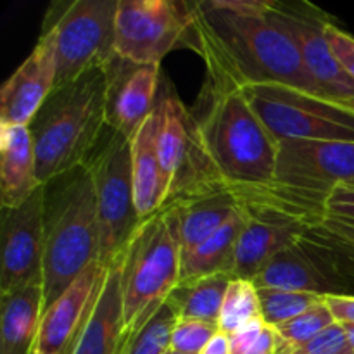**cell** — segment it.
I'll list each match as a JSON object with an SVG mask.
<instances>
[{"label": "cell", "mask_w": 354, "mask_h": 354, "mask_svg": "<svg viewBox=\"0 0 354 354\" xmlns=\"http://www.w3.org/2000/svg\"><path fill=\"white\" fill-rule=\"evenodd\" d=\"M190 7L206 92L280 83L322 95L292 38L270 16L268 0H203Z\"/></svg>", "instance_id": "6da1fadb"}, {"label": "cell", "mask_w": 354, "mask_h": 354, "mask_svg": "<svg viewBox=\"0 0 354 354\" xmlns=\"http://www.w3.org/2000/svg\"><path fill=\"white\" fill-rule=\"evenodd\" d=\"M196 137L218 187L251 189L273 182L279 140L266 130L242 90L201 93Z\"/></svg>", "instance_id": "7a4b0ae2"}, {"label": "cell", "mask_w": 354, "mask_h": 354, "mask_svg": "<svg viewBox=\"0 0 354 354\" xmlns=\"http://www.w3.org/2000/svg\"><path fill=\"white\" fill-rule=\"evenodd\" d=\"M28 128L41 185L86 165L107 128L106 68L55 88Z\"/></svg>", "instance_id": "3957f363"}, {"label": "cell", "mask_w": 354, "mask_h": 354, "mask_svg": "<svg viewBox=\"0 0 354 354\" xmlns=\"http://www.w3.org/2000/svg\"><path fill=\"white\" fill-rule=\"evenodd\" d=\"M45 310L99 263L100 237L95 192L86 165L44 185Z\"/></svg>", "instance_id": "277c9868"}, {"label": "cell", "mask_w": 354, "mask_h": 354, "mask_svg": "<svg viewBox=\"0 0 354 354\" xmlns=\"http://www.w3.org/2000/svg\"><path fill=\"white\" fill-rule=\"evenodd\" d=\"M180 277L182 251L165 211H159L142 220L121 256L124 348L168 301Z\"/></svg>", "instance_id": "5b68a950"}, {"label": "cell", "mask_w": 354, "mask_h": 354, "mask_svg": "<svg viewBox=\"0 0 354 354\" xmlns=\"http://www.w3.org/2000/svg\"><path fill=\"white\" fill-rule=\"evenodd\" d=\"M252 283L258 289L297 290L320 297L354 296V248L318 223L277 254Z\"/></svg>", "instance_id": "8992f818"}, {"label": "cell", "mask_w": 354, "mask_h": 354, "mask_svg": "<svg viewBox=\"0 0 354 354\" xmlns=\"http://www.w3.org/2000/svg\"><path fill=\"white\" fill-rule=\"evenodd\" d=\"M99 216V263L109 268L123 256L142 223L135 206L130 138L109 127L86 161Z\"/></svg>", "instance_id": "52a82bcc"}, {"label": "cell", "mask_w": 354, "mask_h": 354, "mask_svg": "<svg viewBox=\"0 0 354 354\" xmlns=\"http://www.w3.org/2000/svg\"><path fill=\"white\" fill-rule=\"evenodd\" d=\"M242 92L277 140L354 144V109L348 104L280 83L252 85Z\"/></svg>", "instance_id": "ba28073f"}, {"label": "cell", "mask_w": 354, "mask_h": 354, "mask_svg": "<svg viewBox=\"0 0 354 354\" xmlns=\"http://www.w3.org/2000/svg\"><path fill=\"white\" fill-rule=\"evenodd\" d=\"M120 0H75L47 26L57 57L55 88L106 68L116 55V10Z\"/></svg>", "instance_id": "9c48e42d"}, {"label": "cell", "mask_w": 354, "mask_h": 354, "mask_svg": "<svg viewBox=\"0 0 354 354\" xmlns=\"http://www.w3.org/2000/svg\"><path fill=\"white\" fill-rule=\"evenodd\" d=\"M192 7L176 0H120L116 10L118 57L158 64L183 41H192Z\"/></svg>", "instance_id": "30bf717a"}, {"label": "cell", "mask_w": 354, "mask_h": 354, "mask_svg": "<svg viewBox=\"0 0 354 354\" xmlns=\"http://www.w3.org/2000/svg\"><path fill=\"white\" fill-rule=\"evenodd\" d=\"M156 111L159 116L158 158L165 183V207L196 194L221 189L214 182L197 142L192 111L173 93L159 97Z\"/></svg>", "instance_id": "8fae6325"}, {"label": "cell", "mask_w": 354, "mask_h": 354, "mask_svg": "<svg viewBox=\"0 0 354 354\" xmlns=\"http://www.w3.org/2000/svg\"><path fill=\"white\" fill-rule=\"evenodd\" d=\"M273 182L325 204L335 187L354 182V144L279 140Z\"/></svg>", "instance_id": "7c38bea8"}, {"label": "cell", "mask_w": 354, "mask_h": 354, "mask_svg": "<svg viewBox=\"0 0 354 354\" xmlns=\"http://www.w3.org/2000/svg\"><path fill=\"white\" fill-rule=\"evenodd\" d=\"M270 16L292 38L322 95L342 104L354 100V80L339 64L325 37L330 17L308 2H270Z\"/></svg>", "instance_id": "4fadbf2b"}, {"label": "cell", "mask_w": 354, "mask_h": 354, "mask_svg": "<svg viewBox=\"0 0 354 354\" xmlns=\"http://www.w3.org/2000/svg\"><path fill=\"white\" fill-rule=\"evenodd\" d=\"M44 187L16 209L2 207L0 290L44 283Z\"/></svg>", "instance_id": "5bb4252c"}, {"label": "cell", "mask_w": 354, "mask_h": 354, "mask_svg": "<svg viewBox=\"0 0 354 354\" xmlns=\"http://www.w3.org/2000/svg\"><path fill=\"white\" fill-rule=\"evenodd\" d=\"M106 275V266L93 263L44 311L35 353H73L86 322L95 310Z\"/></svg>", "instance_id": "9a60e30c"}, {"label": "cell", "mask_w": 354, "mask_h": 354, "mask_svg": "<svg viewBox=\"0 0 354 354\" xmlns=\"http://www.w3.org/2000/svg\"><path fill=\"white\" fill-rule=\"evenodd\" d=\"M106 75L107 127L131 140L156 109L161 66L135 64L114 55Z\"/></svg>", "instance_id": "2e32d148"}, {"label": "cell", "mask_w": 354, "mask_h": 354, "mask_svg": "<svg viewBox=\"0 0 354 354\" xmlns=\"http://www.w3.org/2000/svg\"><path fill=\"white\" fill-rule=\"evenodd\" d=\"M57 57L54 37L45 30L31 54L0 90V124L30 127L55 90Z\"/></svg>", "instance_id": "e0dca14e"}, {"label": "cell", "mask_w": 354, "mask_h": 354, "mask_svg": "<svg viewBox=\"0 0 354 354\" xmlns=\"http://www.w3.org/2000/svg\"><path fill=\"white\" fill-rule=\"evenodd\" d=\"M241 209L245 225L239 239L234 279L254 280L277 254L292 245L310 227L273 211Z\"/></svg>", "instance_id": "ac0fdd59"}, {"label": "cell", "mask_w": 354, "mask_h": 354, "mask_svg": "<svg viewBox=\"0 0 354 354\" xmlns=\"http://www.w3.org/2000/svg\"><path fill=\"white\" fill-rule=\"evenodd\" d=\"M182 256L203 244L241 211L239 201L230 190L214 189L176 201L165 209Z\"/></svg>", "instance_id": "d6986e66"}, {"label": "cell", "mask_w": 354, "mask_h": 354, "mask_svg": "<svg viewBox=\"0 0 354 354\" xmlns=\"http://www.w3.org/2000/svg\"><path fill=\"white\" fill-rule=\"evenodd\" d=\"M35 142L28 127L0 124V199L3 209H16L41 189Z\"/></svg>", "instance_id": "ffe728a7"}, {"label": "cell", "mask_w": 354, "mask_h": 354, "mask_svg": "<svg viewBox=\"0 0 354 354\" xmlns=\"http://www.w3.org/2000/svg\"><path fill=\"white\" fill-rule=\"evenodd\" d=\"M124 318L121 292V258L107 268L106 282L92 317L71 354H123Z\"/></svg>", "instance_id": "44dd1931"}, {"label": "cell", "mask_w": 354, "mask_h": 354, "mask_svg": "<svg viewBox=\"0 0 354 354\" xmlns=\"http://www.w3.org/2000/svg\"><path fill=\"white\" fill-rule=\"evenodd\" d=\"M44 311L41 282L2 294L0 354H35Z\"/></svg>", "instance_id": "7402d4cb"}, {"label": "cell", "mask_w": 354, "mask_h": 354, "mask_svg": "<svg viewBox=\"0 0 354 354\" xmlns=\"http://www.w3.org/2000/svg\"><path fill=\"white\" fill-rule=\"evenodd\" d=\"M159 116H152L131 138V176H133L135 206L140 220L154 216L165 207L166 194L158 158Z\"/></svg>", "instance_id": "603a6c76"}, {"label": "cell", "mask_w": 354, "mask_h": 354, "mask_svg": "<svg viewBox=\"0 0 354 354\" xmlns=\"http://www.w3.org/2000/svg\"><path fill=\"white\" fill-rule=\"evenodd\" d=\"M244 225L245 216L241 209L207 241L197 245L189 254L182 256L180 280L220 275V273L234 277L235 256H237L239 239L244 230Z\"/></svg>", "instance_id": "cb8c5ba5"}, {"label": "cell", "mask_w": 354, "mask_h": 354, "mask_svg": "<svg viewBox=\"0 0 354 354\" xmlns=\"http://www.w3.org/2000/svg\"><path fill=\"white\" fill-rule=\"evenodd\" d=\"M234 277L227 273L180 280L168 297L178 320H197L218 325L221 304Z\"/></svg>", "instance_id": "d4e9b609"}, {"label": "cell", "mask_w": 354, "mask_h": 354, "mask_svg": "<svg viewBox=\"0 0 354 354\" xmlns=\"http://www.w3.org/2000/svg\"><path fill=\"white\" fill-rule=\"evenodd\" d=\"M256 318H261L256 286L252 280L232 279L221 304L218 330L225 335H232Z\"/></svg>", "instance_id": "484cf974"}, {"label": "cell", "mask_w": 354, "mask_h": 354, "mask_svg": "<svg viewBox=\"0 0 354 354\" xmlns=\"http://www.w3.org/2000/svg\"><path fill=\"white\" fill-rule=\"evenodd\" d=\"M258 297L263 322L272 328H277L280 325L287 324V322L294 320L306 310H310L313 304L320 303L324 299V297L315 296V294L270 289V287H259Z\"/></svg>", "instance_id": "4316f807"}, {"label": "cell", "mask_w": 354, "mask_h": 354, "mask_svg": "<svg viewBox=\"0 0 354 354\" xmlns=\"http://www.w3.org/2000/svg\"><path fill=\"white\" fill-rule=\"evenodd\" d=\"M178 322L175 308L166 301L154 317L131 339L123 354H168L171 351V337Z\"/></svg>", "instance_id": "83f0119b"}, {"label": "cell", "mask_w": 354, "mask_h": 354, "mask_svg": "<svg viewBox=\"0 0 354 354\" xmlns=\"http://www.w3.org/2000/svg\"><path fill=\"white\" fill-rule=\"evenodd\" d=\"M332 325H335L334 318L322 299L320 303L313 304L303 315L275 328L277 349L306 344V342L313 341L318 335L324 334Z\"/></svg>", "instance_id": "f1b7e54d"}, {"label": "cell", "mask_w": 354, "mask_h": 354, "mask_svg": "<svg viewBox=\"0 0 354 354\" xmlns=\"http://www.w3.org/2000/svg\"><path fill=\"white\" fill-rule=\"evenodd\" d=\"M320 225L354 248V185L342 183L332 190Z\"/></svg>", "instance_id": "f546056e"}, {"label": "cell", "mask_w": 354, "mask_h": 354, "mask_svg": "<svg viewBox=\"0 0 354 354\" xmlns=\"http://www.w3.org/2000/svg\"><path fill=\"white\" fill-rule=\"evenodd\" d=\"M216 334H220L218 325L197 320H178L173 330L171 351L201 354Z\"/></svg>", "instance_id": "4dcf8cb0"}, {"label": "cell", "mask_w": 354, "mask_h": 354, "mask_svg": "<svg viewBox=\"0 0 354 354\" xmlns=\"http://www.w3.org/2000/svg\"><path fill=\"white\" fill-rule=\"evenodd\" d=\"M348 334L341 325H332L313 341L292 348H279L275 354H351Z\"/></svg>", "instance_id": "1f68e13d"}, {"label": "cell", "mask_w": 354, "mask_h": 354, "mask_svg": "<svg viewBox=\"0 0 354 354\" xmlns=\"http://www.w3.org/2000/svg\"><path fill=\"white\" fill-rule=\"evenodd\" d=\"M325 37H327L328 45H330L332 52H334L339 64H341L342 69H344V71L354 80V37L353 35L346 33L344 30L335 26V24L330 21V23L327 24V30H325Z\"/></svg>", "instance_id": "d6a6232c"}, {"label": "cell", "mask_w": 354, "mask_h": 354, "mask_svg": "<svg viewBox=\"0 0 354 354\" xmlns=\"http://www.w3.org/2000/svg\"><path fill=\"white\" fill-rule=\"evenodd\" d=\"M265 328L266 324L263 322V318H256V320L249 322L248 325L239 328L235 334L228 335V341H230V354L251 353V349L254 348L258 339L261 337V334L265 332Z\"/></svg>", "instance_id": "836d02e7"}, {"label": "cell", "mask_w": 354, "mask_h": 354, "mask_svg": "<svg viewBox=\"0 0 354 354\" xmlns=\"http://www.w3.org/2000/svg\"><path fill=\"white\" fill-rule=\"evenodd\" d=\"M324 303L335 324L341 327L354 325V296H327Z\"/></svg>", "instance_id": "e575fe53"}, {"label": "cell", "mask_w": 354, "mask_h": 354, "mask_svg": "<svg viewBox=\"0 0 354 354\" xmlns=\"http://www.w3.org/2000/svg\"><path fill=\"white\" fill-rule=\"evenodd\" d=\"M201 354H230V341H228V335L225 334H216L211 339L209 344L204 348V351Z\"/></svg>", "instance_id": "d590c367"}, {"label": "cell", "mask_w": 354, "mask_h": 354, "mask_svg": "<svg viewBox=\"0 0 354 354\" xmlns=\"http://www.w3.org/2000/svg\"><path fill=\"white\" fill-rule=\"evenodd\" d=\"M346 334H348V339H349V344H351V349L354 353V325H348V327H344Z\"/></svg>", "instance_id": "8d00e7d4"}, {"label": "cell", "mask_w": 354, "mask_h": 354, "mask_svg": "<svg viewBox=\"0 0 354 354\" xmlns=\"http://www.w3.org/2000/svg\"><path fill=\"white\" fill-rule=\"evenodd\" d=\"M348 106H349V107H353V109H354V100H349Z\"/></svg>", "instance_id": "74e56055"}, {"label": "cell", "mask_w": 354, "mask_h": 354, "mask_svg": "<svg viewBox=\"0 0 354 354\" xmlns=\"http://www.w3.org/2000/svg\"><path fill=\"white\" fill-rule=\"evenodd\" d=\"M168 354H180V353H175V351H169Z\"/></svg>", "instance_id": "f35d334b"}, {"label": "cell", "mask_w": 354, "mask_h": 354, "mask_svg": "<svg viewBox=\"0 0 354 354\" xmlns=\"http://www.w3.org/2000/svg\"><path fill=\"white\" fill-rule=\"evenodd\" d=\"M249 354H265V353H249Z\"/></svg>", "instance_id": "ab89813d"}, {"label": "cell", "mask_w": 354, "mask_h": 354, "mask_svg": "<svg viewBox=\"0 0 354 354\" xmlns=\"http://www.w3.org/2000/svg\"><path fill=\"white\" fill-rule=\"evenodd\" d=\"M348 185H354V182L353 183H348Z\"/></svg>", "instance_id": "60d3db41"}, {"label": "cell", "mask_w": 354, "mask_h": 354, "mask_svg": "<svg viewBox=\"0 0 354 354\" xmlns=\"http://www.w3.org/2000/svg\"><path fill=\"white\" fill-rule=\"evenodd\" d=\"M35 354H40V353H35Z\"/></svg>", "instance_id": "b9f144b4"}, {"label": "cell", "mask_w": 354, "mask_h": 354, "mask_svg": "<svg viewBox=\"0 0 354 354\" xmlns=\"http://www.w3.org/2000/svg\"><path fill=\"white\" fill-rule=\"evenodd\" d=\"M351 354H354V353H351Z\"/></svg>", "instance_id": "7bdbcfd3"}]
</instances>
